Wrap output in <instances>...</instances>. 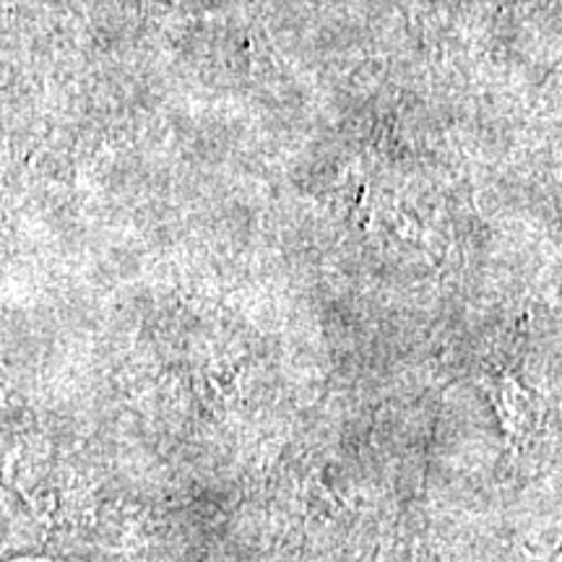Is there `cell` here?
<instances>
[{
    "label": "cell",
    "instance_id": "obj_1",
    "mask_svg": "<svg viewBox=\"0 0 562 562\" xmlns=\"http://www.w3.org/2000/svg\"><path fill=\"white\" fill-rule=\"evenodd\" d=\"M115 518L108 487L30 406L0 389V562H94Z\"/></svg>",
    "mask_w": 562,
    "mask_h": 562
}]
</instances>
